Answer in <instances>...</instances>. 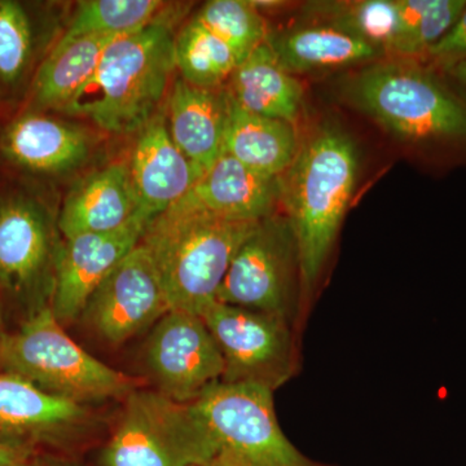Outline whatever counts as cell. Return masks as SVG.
Wrapping results in <instances>:
<instances>
[{
	"mask_svg": "<svg viewBox=\"0 0 466 466\" xmlns=\"http://www.w3.org/2000/svg\"><path fill=\"white\" fill-rule=\"evenodd\" d=\"M359 170L360 156L354 137L342 126L328 121L300 142L296 158L279 177L280 207L299 249L303 323L336 247Z\"/></svg>",
	"mask_w": 466,
	"mask_h": 466,
	"instance_id": "6da1fadb",
	"label": "cell"
},
{
	"mask_svg": "<svg viewBox=\"0 0 466 466\" xmlns=\"http://www.w3.org/2000/svg\"><path fill=\"white\" fill-rule=\"evenodd\" d=\"M260 222L211 216L177 202L147 226L148 249L170 309L200 315L217 300L233 257Z\"/></svg>",
	"mask_w": 466,
	"mask_h": 466,
	"instance_id": "7a4b0ae2",
	"label": "cell"
},
{
	"mask_svg": "<svg viewBox=\"0 0 466 466\" xmlns=\"http://www.w3.org/2000/svg\"><path fill=\"white\" fill-rule=\"evenodd\" d=\"M174 45L170 27L156 21L119 36L64 112L87 116L109 133L143 130L155 116L177 67Z\"/></svg>",
	"mask_w": 466,
	"mask_h": 466,
	"instance_id": "3957f363",
	"label": "cell"
},
{
	"mask_svg": "<svg viewBox=\"0 0 466 466\" xmlns=\"http://www.w3.org/2000/svg\"><path fill=\"white\" fill-rule=\"evenodd\" d=\"M342 94L403 142L466 143V104L415 61L373 64L352 76Z\"/></svg>",
	"mask_w": 466,
	"mask_h": 466,
	"instance_id": "277c9868",
	"label": "cell"
},
{
	"mask_svg": "<svg viewBox=\"0 0 466 466\" xmlns=\"http://www.w3.org/2000/svg\"><path fill=\"white\" fill-rule=\"evenodd\" d=\"M0 370L84 406L94 401L125 400L137 389L131 377L85 351L64 330L50 305L27 315L16 332L7 333Z\"/></svg>",
	"mask_w": 466,
	"mask_h": 466,
	"instance_id": "5b68a950",
	"label": "cell"
},
{
	"mask_svg": "<svg viewBox=\"0 0 466 466\" xmlns=\"http://www.w3.org/2000/svg\"><path fill=\"white\" fill-rule=\"evenodd\" d=\"M220 446L193 404L135 389L99 456L100 466H193L217 458Z\"/></svg>",
	"mask_w": 466,
	"mask_h": 466,
	"instance_id": "8992f818",
	"label": "cell"
},
{
	"mask_svg": "<svg viewBox=\"0 0 466 466\" xmlns=\"http://www.w3.org/2000/svg\"><path fill=\"white\" fill-rule=\"evenodd\" d=\"M217 300L283 319L300 332L299 249L284 214L262 220L241 245L220 284Z\"/></svg>",
	"mask_w": 466,
	"mask_h": 466,
	"instance_id": "52a82bcc",
	"label": "cell"
},
{
	"mask_svg": "<svg viewBox=\"0 0 466 466\" xmlns=\"http://www.w3.org/2000/svg\"><path fill=\"white\" fill-rule=\"evenodd\" d=\"M200 317L222 355V382L275 392L300 372V332L283 319L218 300Z\"/></svg>",
	"mask_w": 466,
	"mask_h": 466,
	"instance_id": "ba28073f",
	"label": "cell"
},
{
	"mask_svg": "<svg viewBox=\"0 0 466 466\" xmlns=\"http://www.w3.org/2000/svg\"><path fill=\"white\" fill-rule=\"evenodd\" d=\"M193 406L235 466H337L309 459L288 440L266 389L220 382Z\"/></svg>",
	"mask_w": 466,
	"mask_h": 466,
	"instance_id": "9c48e42d",
	"label": "cell"
},
{
	"mask_svg": "<svg viewBox=\"0 0 466 466\" xmlns=\"http://www.w3.org/2000/svg\"><path fill=\"white\" fill-rule=\"evenodd\" d=\"M146 364L156 390L177 403H196L222 382L225 363L204 319L170 309L150 330Z\"/></svg>",
	"mask_w": 466,
	"mask_h": 466,
	"instance_id": "30bf717a",
	"label": "cell"
},
{
	"mask_svg": "<svg viewBox=\"0 0 466 466\" xmlns=\"http://www.w3.org/2000/svg\"><path fill=\"white\" fill-rule=\"evenodd\" d=\"M90 408L56 397L0 370V441L33 451L70 456L94 431Z\"/></svg>",
	"mask_w": 466,
	"mask_h": 466,
	"instance_id": "8fae6325",
	"label": "cell"
},
{
	"mask_svg": "<svg viewBox=\"0 0 466 466\" xmlns=\"http://www.w3.org/2000/svg\"><path fill=\"white\" fill-rule=\"evenodd\" d=\"M168 311L155 262L139 244L94 290L81 318L103 341L116 346L155 327Z\"/></svg>",
	"mask_w": 466,
	"mask_h": 466,
	"instance_id": "7c38bea8",
	"label": "cell"
},
{
	"mask_svg": "<svg viewBox=\"0 0 466 466\" xmlns=\"http://www.w3.org/2000/svg\"><path fill=\"white\" fill-rule=\"evenodd\" d=\"M149 220H133L106 233H86L66 240L55 258L50 308L61 324L81 318L86 303L101 281L140 244Z\"/></svg>",
	"mask_w": 466,
	"mask_h": 466,
	"instance_id": "4fadbf2b",
	"label": "cell"
},
{
	"mask_svg": "<svg viewBox=\"0 0 466 466\" xmlns=\"http://www.w3.org/2000/svg\"><path fill=\"white\" fill-rule=\"evenodd\" d=\"M51 260V231L42 208L24 196L0 200V290L34 302Z\"/></svg>",
	"mask_w": 466,
	"mask_h": 466,
	"instance_id": "5bb4252c",
	"label": "cell"
},
{
	"mask_svg": "<svg viewBox=\"0 0 466 466\" xmlns=\"http://www.w3.org/2000/svg\"><path fill=\"white\" fill-rule=\"evenodd\" d=\"M139 211L149 222L182 201L202 174L171 139L164 116L140 131L130 167Z\"/></svg>",
	"mask_w": 466,
	"mask_h": 466,
	"instance_id": "9a60e30c",
	"label": "cell"
},
{
	"mask_svg": "<svg viewBox=\"0 0 466 466\" xmlns=\"http://www.w3.org/2000/svg\"><path fill=\"white\" fill-rule=\"evenodd\" d=\"M179 202L225 219L262 222L280 207V182L223 153Z\"/></svg>",
	"mask_w": 466,
	"mask_h": 466,
	"instance_id": "2e32d148",
	"label": "cell"
},
{
	"mask_svg": "<svg viewBox=\"0 0 466 466\" xmlns=\"http://www.w3.org/2000/svg\"><path fill=\"white\" fill-rule=\"evenodd\" d=\"M228 92L177 79L167 101L168 133L202 175L225 153Z\"/></svg>",
	"mask_w": 466,
	"mask_h": 466,
	"instance_id": "e0dca14e",
	"label": "cell"
},
{
	"mask_svg": "<svg viewBox=\"0 0 466 466\" xmlns=\"http://www.w3.org/2000/svg\"><path fill=\"white\" fill-rule=\"evenodd\" d=\"M137 214L142 213L130 167L113 164L76 184L64 201L57 226L70 240L86 233L116 231Z\"/></svg>",
	"mask_w": 466,
	"mask_h": 466,
	"instance_id": "ac0fdd59",
	"label": "cell"
},
{
	"mask_svg": "<svg viewBox=\"0 0 466 466\" xmlns=\"http://www.w3.org/2000/svg\"><path fill=\"white\" fill-rule=\"evenodd\" d=\"M266 42L293 76L360 66L383 56L355 34L321 20L268 34Z\"/></svg>",
	"mask_w": 466,
	"mask_h": 466,
	"instance_id": "d6986e66",
	"label": "cell"
},
{
	"mask_svg": "<svg viewBox=\"0 0 466 466\" xmlns=\"http://www.w3.org/2000/svg\"><path fill=\"white\" fill-rule=\"evenodd\" d=\"M0 150L11 164L36 174H54L87 155L84 134L41 113L17 116L3 131Z\"/></svg>",
	"mask_w": 466,
	"mask_h": 466,
	"instance_id": "ffe728a7",
	"label": "cell"
},
{
	"mask_svg": "<svg viewBox=\"0 0 466 466\" xmlns=\"http://www.w3.org/2000/svg\"><path fill=\"white\" fill-rule=\"evenodd\" d=\"M226 88L248 112L296 124L303 103L299 79L284 69L267 42L236 67Z\"/></svg>",
	"mask_w": 466,
	"mask_h": 466,
	"instance_id": "44dd1931",
	"label": "cell"
},
{
	"mask_svg": "<svg viewBox=\"0 0 466 466\" xmlns=\"http://www.w3.org/2000/svg\"><path fill=\"white\" fill-rule=\"evenodd\" d=\"M225 153L245 167L279 177L290 167L299 148L296 126L283 119L242 109L229 96Z\"/></svg>",
	"mask_w": 466,
	"mask_h": 466,
	"instance_id": "7402d4cb",
	"label": "cell"
},
{
	"mask_svg": "<svg viewBox=\"0 0 466 466\" xmlns=\"http://www.w3.org/2000/svg\"><path fill=\"white\" fill-rule=\"evenodd\" d=\"M122 35L101 34L70 41L60 39L34 76V106L36 108H66L96 72L106 48Z\"/></svg>",
	"mask_w": 466,
	"mask_h": 466,
	"instance_id": "603a6c76",
	"label": "cell"
},
{
	"mask_svg": "<svg viewBox=\"0 0 466 466\" xmlns=\"http://www.w3.org/2000/svg\"><path fill=\"white\" fill-rule=\"evenodd\" d=\"M174 55L183 81L211 90L220 88L240 66L231 47L195 17L175 36Z\"/></svg>",
	"mask_w": 466,
	"mask_h": 466,
	"instance_id": "cb8c5ba5",
	"label": "cell"
},
{
	"mask_svg": "<svg viewBox=\"0 0 466 466\" xmlns=\"http://www.w3.org/2000/svg\"><path fill=\"white\" fill-rule=\"evenodd\" d=\"M315 20L327 21L355 34L386 55H394L397 43V0L321 3L312 5Z\"/></svg>",
	"mask_w": 466,
	"mask_h": 466,
	"instance_id": "d4e9b609",
	"label": "cell"
},
{
	"mask_svg": "<svg viewBox=\"0 0 466 466\" xmlns=\"http://www.w3.org/2000/svg\"><path fill=\"white\" fill-rule=\"evenodd\" d=\"M164 8L158 0H87L78 3L75 17L61 36L63 41L86 35H122L155 23Z\"/></svg>",
	"mask_w": 466,
	"mask_h": 466,
	"instance_id": "484cf974",
	"label": "cell"
},
{
	"mask_svg": "<svg viewBox=\"0 0 466 466\" xmlns=\"http://www.w3.org/2000/svg\"><path fill=\"white\" fill-rule=\"evenodd\" d=\"M195 18L227 43L240 64L268 36L265 18L250 0H211Z\"/></svg>",
	"mask_w": 466,
	"mask_h": 466,
	"instance_id": "4316f807",
	"label": "cell"
},
{
	"mask_svg": "<svg viewBox=\"0 0 466 466\" xmlns=\"http://www.w3.org/2000/svg\"><path fill=\"white\" fill-rule=\"evenodd\" d=\"M33 54V27L25 7L16 0H0V84H17Z\"/></svg>",
	"mask_w": 466,
	"mask_h": 466,
	"instance_id": "83f0119b",
	"label": "cell"
},
{
	"mask_svg": "<svg viewBox=\"0 0 466 466\" xmlns=\"http://www.w3.org/2000/svg\"><path fill=\"white\" fill-rule=\"evenodd\" d=\"M424 57L429 58L434 66L444 69L466 60V8L460 15L455 25L426 52Z\"/></svg>",
	"mask_w": 466,
	"mask_h": 466,
	"instance_id": "f1b7e54d",
	"label": "cell"
},
{
	"mask_svg": "<svg viewBox=\"0 0 466 466\" xmlns=\"http://www.w3.org/2000/svg\"><path fill=\"white\" fill-rule=\"evenodd\" d=\"M34 453L38 452L0 441V466H20L32 458Z\"/></svg>",
	"mask_w": 466,
	"mask_h": 466,
	"instance_id": "f546056e",
	"label": "cell"
},
{
	"mask_svg": "<svg viewBox=\"0 0 466 466\" xmlns=\"http://www.w3.org/2000/svg\"><path fill=\"white\" fill-rule=\"evenodd\" d=\"M20 466H81L75 460L58 453L38 452L26 460Z\"/></svg>",
	"mask_w": 466,
	"mask_h": 466,
	"instance_id": "4dcf8cb0",
	"label": "cell"
},
{
	"mask_svg": "<svg viewBox=\"0 0 466 466\" xmlns=\"http://www.w3.org/2000/svg\"><path fill=\"white\" fill-rule=\"evenodd\" d=\"M449 73L460 85L464 86L466 88V60L461 63L455 64V66L449 67Z\"/></svg>",
	"mask_w": 466,
	"mask_h": 466,
	"instance_id": "1f68e13d",
	"label": "cell"
},
{
	"mask_svg": "<svg viewBox=\"0 0 466 466\" xmlns=\"http://www.w3.org/2000/svg\"><path fill=\"white\" fill-rule=\"evenodd\" d=\"M193 466H235L233 465L232 460L229 456H227L225 452H220L217 458L210 460V461L204 462V464L193 465Z\"/></svg>",
	"mask_w": 466,
	"mask_h": 466,
	"instance_id": "d6a6232c",
	"label": "cell"
},
{
	"mask_svg": "<svg viewBox=\"0 0 466 466\" xmlns=\"http://www.w3.org/2000/svg\"><path fill=\"white\" fill-rule=\"evenodd\" d=\"M5 336H7V332H5V325H3L2 311H0V354H2L3 343H5Z\"/></svg>",
	"mask_w": 466,
	"mask_h": 466,
	"instance_id": "836d02e7",
	"label": "cell"
}]
</instances>
